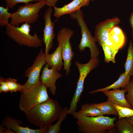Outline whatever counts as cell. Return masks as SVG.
Returning a JSON list of instances; mask_svg holds the SVG:
<instances>
[{
	"label": "cell",
	"mask_w": 133,
	"mask_h": 133,
	"mask_svg": "<svg viewBox=\"0 0 133 133\" xmlns=\"http://www.w3.org/2000/svg\"><path fill=\"white\" fill-rule=\"evenodd\" d=\"M53 11L51 7H49L45 12L43 16L45 20V27L43 31V41L45 46L44 52L45 56L49 54L50 50L53 48V40L55 36L54 30L55 22L52 21L51 18Z\"/></svg>",
	"instance_id": "obj_11"
},
{
	"label": "cell",
	"mask_w": 133,
	"mask_h": 133,
	"mask_svg": "<svg viewBox=\"0 0 133 133\" xmlns=\"http://www.w3.org/2000/svg\"><path fill=\"white\" fill-rule=\"evenodd\" d=\"M5 79L9 87V92L11 93L20 92L22 91V85L17 83V79L10 78Z\"/></svg>",
	"instance_id": "obj_26"
},
{
	"label": "cell",
	"mask_w": 133,
	"mask_h": 133,
	"mask_svg": "<svg viewBox=\"0 0 133 133\" xmlns=\"http://www.w3.org/2000/svg\"><path fill=\"white\" fill-rule=\"evenodd\" d=\"M4 133H15V132L11 129L9 127H7L5 130Z\"/></svg>",
	"instance_id": "obj_33"
},
{
	"label": "cell",
	"mask_w": 133,
	"mask_h": 133,
	"mask_svg": "<svg viewBox=\"0 0 133 133\" xmlns=\"http://www.w3.org/2000/svg\"><path fill=\"white\" fill-rule=\"evenodd\" d=\"M94 0H73L68 4L64 5L61 7H53L54 12V16L59 18L64 15L70 14L80 9L82 7L87 6L90 1Z\"/></svg>",
	"instance_id": "obj_14"
},
{
	"label": "cell",
	"mask_w": 133,
	"mask_h": 133,
	"mask_svg": "<svg viewBox=\"0 0 133 133\" xmlns=\"http://www.w3.org/2000/svg\"><path fill=\"white\" fill-rule=\"evenodd\" d=\"M131 76L126 73L125 72L121 73L118 79L113 84L105 88L97 89L90 92V93H95L100 92H103L110 89H115L121 88L122 89L125 88L130 80Z\"/></svg>",
	"instance_id": "obj_18"
},
{
	"label": "cell",
	"mask_w": 133,
	"mask_h": 133,
	"mask_svg": "<svg viewBox=\"0 0 133 133\" xmlns=\"http://www.w3.org/2000/svg\"><path fill=\"white\" fill-rule=\"evenodd\" d=\"M77 119L76 124L79 132L83 133H104L116 126V117L100 116L90 117L81 116L75 111L71 114Z\"/></svg>",
	"instance_id": "obj_2"
},
{
	"label": "cell",
	"mask_w": 133,
	"mask_h": 133,
	"mask_svg": "<svg viewBox=\"0 0 133 133\" xmlns=\"http://www.w3.org/2000/svg\"><path fill=\"white\" fill-rule=\"evenodd\" d=\"M127 93L125 97L128 103L133 109V79L130 80L125 87Z\"/></svg>",
	"instance_id": "obj_27"
},
{
	"label": "cell",
	"mask_w": 133,
	"mask_h": 133,
	"mask_svg": "<svg viewBox=\"0 0 133 133\" xmlns=\"http://www.w3.org/2000/svg\"><path fill=\"white\" fill-rule=\"evenodd\" d=\"M103 92L107 97L108 100L114 104L131 109L125 97V94L127 92L125 89L120 90L118 88Z\"/></svg>",
	"instance_id": "obj_15"
},
{
	"label": "cell",
	"mask_w": 133,
	"mask_h": 133,
	"mask_svg": "<svg viewBox=\"0 0 133 133\" xmlns=\"http://www.w3.org/2000/svg\"><path fill=\"white\" fill-rule=\"evenodd\" d=\"M9 8L7 6L6 8L0 6V26L1 27L6 26L9 23L8 20L12 13L8 12Z\"/></svg>",
	"instance_id": "obj_25"
},
{
	"label": "cell",
	"mask_w": 133,
	"mask_h": 133,
	"mask_svg": "<svg viewBox=\"0 0 133 133\" xmlns=\"http://www.w3.org/2000/svg\"><path fill=\"white\" fill-rule=\"evenodd\" d=\"M118 114V119L127 117L133 115V109L114 104Z\"/></svg>",
	"instance_id": "obj_28"
},
{
	"label": "cell",
	"mask_w": 133,
	"mask_h": 133,
	"mask_svg": "<svg viewBox=\"0 0 133 133\" xmlns=\"http://www.w3.org/2000/svg\"><path fill=\"white\" fill-rule=\"evenodd\" d=\"M118 119L116 122L117 133H133V126L129 122L126 117H123Z\"/></svg>",
	"instance_id": "obj_23"
},
{
	"label": "cell",
	"mask_w": 133,
	"mask_h": 133,
	"mask_svg": "<svg viewBox=\"0 0 133 133\" xmlns=\"http://www.w3.org/2000/svg\"><path fill=\"white\" fill-rule=\"evenodd\" d=\"M99 62L98 57L90 59L89 62L86 64H82L78 61L75 62V64L77 67L79 71V76L76 89L70 103L72 106H77L83 90L85 78L91 71L97 67Z\"/></svg>",
	"instance_id": "obj_8"
},
{
	"label": "cell",
	"mask_w": 133,
	"mask_h": 133,
	"mask_svg": "<svg viewBox=\"0 0 133 133\" xmlns=\"http://www.w3.org/2000/svg\"><path fill=\"white\" fill-rule=\"evenodd\" d=\"M81 109L77 113L84 116L97 117L103 116L101 112L98 109L93 106L92 103L85 104L81 106Z\"/></svg>",
	"instance_id": "obj_19"
},
{
	"label": "cell",
	"mask_w": 133,
	"mask_h": 133,
	"mask_svg": "<svg viewBox=\"0 0 133 133\" xmlns=\"http://www.w3.org/2000/svg\"><path fill=\"white\" fill-rule=\"evenodd\" d=\"M92 105L99 109L104 115H113L118 116V112L114 104L107 100V101L99 103H92Z\"/></svg>",
	"instance_id": "obj_20"
},
{
	"label": "cell",
	"mask_w": 133,
	"mask_h": 133,
	"mask_svg": "<svg viewBox=\"0 0 133 133\" xmlns=\"http://www.w3.org/2000/svg\"><path fill=\"white\" fill-rule=\"evenodd\" d=\"M129 21L130 25L132 28V32L133 33V12L130 16Z\"/></svg>",
	"instance_id": "obj_32"
},
{
	"label": "cell",
	"mask_w": 133,
	"mask_h": 133,
	"mask_svg": "<svg viewBox=\"0 0 133 133\" xmlns=\"http://www.w3.org/2000/svg\"><path fill=\"white\" fill-rule=\"evenodd\" d=\"M45 56L46 64L48 65L49 68L53 67L59 71L61 70L64 64L62 61L61 46L58 45L53 53L47 54Z\"/></svg>",
	"instance_id": "obj_16"
},
{
	"label": "cell",
	"mask_w": 133,
	"mask_h": 133,
	"mask_svg": "<svg viewBox=\"0 0 133 133\" xmlns=\"http://www.w3.org/2000/svg\"><path fill=\"white\" fill-rule=\"evenodd\" d=\"M46 64L45 56L42 48L32 65L25 72L24 76L28 79L26 83L22 85L21 91L29 88L40 81V71L43 66Z\"/></svg>",
	"instance_id": "obj_9"
},
{
	"label": "cell",
	"mask_w": 133,
	"mask_h": 133,
	"mask_svg": "<svg viewBox=\"0 0 133 133\" xmlns=\"http://www.w3.org/2000/svg\"><path fill=\"white\" fill-rule=\"evenodd\" d=\"M62 76L59 71L53 67L49 68L47 64L43 68L40 77V81L48 88L51 94L54 96L56 93V83L57 80Z\"/></svg>",
	"instance_id": "obj_12"
},
{
	"label": "cell",
	"mask_w": 133,
	"mask_h": 133,
	"mask_svg": "<svg viewBox=\"0 0 133 133\" xmlns=\"http://www.w3.org/2000/svg\"><path fill=\"white\" fill-rule=\"evenodd\" d=\"M62 108L56 100L50 99L40 103L26 113L28 121L40 128L48 129L58 119Z\"/></svg>",
	"instance_id": "obj_1"
},
{
	"label": "cell",
	"mask_w": 133,
	"mask_h": 133,
	"mask_svg": "<svg viewBox=\"0 0 133 133\" xmlns=\"http://www.w3.org/2000/svg\"><path fill=\"white\" fill-rule=\"evenodd\" d=\"M30 24H22L20 27L14 26L9 23L6 27V33L10 38L20 46L37 48L42 45L43 40L35 32L32 35L30 33Z\"/></svg>",
	"instance_id": "obj_4"
},
{
	"label": "cell",
	"mask_w": 133,
	"mask_h": 133,
	"mask_svg": "<svg viewBox=\"0 0 133 133\" xmlns=\"http://www.w3.org/2000/svg\"><path fill=\"white\" fill-rule=\"evenodd\" d=\"M46 5V0L34 4L25 3L19 7L16 12L12 13L10 23L13 26H18L24 22L30 25L34 23L38 18L40 10Z\"/></svg>",
	"instance_id": "obj_5"
},
{
	"label": "cell",
	"mask_w": 133,
	"mask_h": 133,
	"mask_svg": "<svg viewBox=\"0 0 133 133\" xmlns=\"http://www.w3.org/2000/svg\"><path fill=\"white\" fill-rule=\"evenodd\" d=\"M70 15V17L76 19L80 27L81 32L82 38L78 49L80 52L84 51L86 48H89L91 58L98 57L100 52L96 43V41L95 37L92 36L84 19L83 12L80 9Z\"/></svg>",
	"instance_id": "obj_6"
},
{
	"label": "cell",
	"mask_w": 133,
	"mask_h": 133,
	"mask_svg": "<svg viewBox=\"0 0 133 133\" xmlns=\"http://www.w3.org/2000/svg\"><path fill=\"white\" fill-rule=\"evenodd\" d=\"M22 121L9 116H5L3 119L2 124L9 127L16 133H46L47 129L39 128L37 129H31L29 127H24L20 125Z\"/></svg>",
	"instance_id": "obj_13"
},
{
	"label": "cell",
	"mask_w": 133,
	"mask_h": 133,
	"mask_svg": "<svg viewBox=\"0 0 133 133\" xmlns=\"http://www.w3.org/2000/svg\"><path fill=\"white\" fill-rule=\"evenodd\" d=\"M120 22L117 17L107 19L97 24L95 27V37L100 45L106 43L109 39V34L112 29Z\"/></svg>",
	"instance_id": "obj_10"
},
{
	"label": "cell",
	"mask_w": 133,
	"mask_h": 133,
	"mask_svg": "<svg viewBox=\"0 0 133 133\" xmlns=\"http://www.w3.org/2000/svg\"><path fill=\"white\" fill-rule=\"evenodd\" d=\"M3 125L2 124H1L0 126V133H4V132L5 129L6 128L3 127Z\"/></svg>",
	"instance_id": "obj_35"
},
{
	"label": "cell",
	"mask_w": 133,
	"mask_h": 133,
	"mask_svg": "<svg viewBox=\"0 0 133 133\" xmlns=\"http://www.w3.org/2000/svg\"><path fill=\"white\" fill-rule=\"evenodd\" d=\"M124 66L125 72L131 76H133V47L131 40L130 41L127 58Z\"/></svg>",
	"instance_id": "obj_22"
},
{
	"label": "cell",
	"mask_w": 133,
	"mask_h": 133,
	"mask_svg": "<svg viewBox=\"0 0 133 133\" xmlns=\"http://www.w3.org/2000/svg\"><path fill=\"white\" fill-rule=\"evenodd\" d=\"M101 47L104 52L105 62L109 63L111 61L113 63H115V57L119 50L110 47L105 44H103Z\"/></svg>",
	"instance_id": "obj_24"
},
{
	"label": "cell",
	"mask_w": 133,
	"mask_h": 133,
	"mask_svg": "<svg viewBox=\"0 0 133 133\" xmlns=\"http://www.w3.org/2000/svg\"><path fill=\"white\" fill-rule=\"evenodd\" d=\"M68 110L67 107L62 108L60 116L57 123L51 125L48 128L47 133H58L61 131L60 125L62 121L66 118L68 113Z\"/></svg>",
	"instance_id": "obj_21"
},
{
	"label": "cell",
	"mask_w": 133,
	"mask_h": 133,
	"mask_svg": "<svg viewBox=\"0 0 133 133\" xmlns=\"http://www.w3.org/2000/svg\"><path fill=\"white\" fill-rule=\"evenodd\" d=\"M74 34L73 30L65 27L59 31L57 35L58 45L62 46V54L64 61L63 69L66 70V75H68L70 72L71 61L75 55L70 42V39Z\"/></svg>",
	"instance_id": "obj_7"
},
{
	"label": "cell",
	"mask_w": 133,
	"mask_h": 133,
	"mask_svg": "<svg viewBox=\"0 0 133 133\" xmlns=\"http://www.w3.org/2000/svg\"><path fill=\"white\" fill-rule=\"evenodd\" d=\"M6 2V6L9 8H12L15 7L17 4L20 3H25L32 1H39L43 0H4Z\"/></svg>",
	"instance_id": "obj_29"
},
{
	"label": "cell",
	"mask_w": 133,
	"mask_h": 133,
	"mask_svg": "<svg viewBox=\"0 0 133 133\" xmlns=\"http://www.w3.org/2000/svg\"><path fill=\"white\" fill-rule=\"evenodd\" d=\"M0 93L2 92L7 93L9 91V89L5 79L2 77H0Z\"/></svg>",
	"instance_id": "obj_30"
},
{
	"label": "cell",
	"mask_w": 133,
	"mask_h": 133,
	"mask_svg": "<svg viewBox=\"0 0 133 133\" xmlns=\"http://www.w3.org/2000/svg\"><path fill=\"white\" fill-rule=\"evenodd\" d=\"M46 5L49 7H51L55 6L57 2L59 0H46Z\"/></svg>",
	"instance_id": "obj_31"
},
{
	"label": "cell",
	"mask_w": 133,
	"mask_h": 133,
	"mask_svg": "<svg viewBox=\"0 0 133 133\" xmlns=\"http://www.w3.org/2000/svg\"><path fill=\"white\" fill-rule=\"evenodd\" d=\"M126 118L129 122L133 126V115Z\"/></svg>",
	"instance_id": "obj_34"
},
{
	"label": "cell",
	"mask_w": 133,
	"mask_h": 133,
	"mask_svg": "<svg viewBox=\"0 0 133 133\" xmlns=\"http://www.w3.org/2000/svg\"><path fill=\"white\" fill-rule=\"evenodd\" d=\"M47 88L40 81L29 88L20 92V109L25 114L36 106L50 99Z\"/></svg>",
	"instance_id": "obj_3"
},
{
	"label": "cell",
	"mask_w": 133,
	"mask_h": 133,
	"mask_svg": "<svg viewBox=\"0 0 133 133\" xmlns=\"http://www.w3.org/2000/svg\"><path fill=\"white\" fill-rule=\"evenodd\" d=\"M108 40L116 49H119L124 45L125 38L123 32L118 26H115L111 31Z\"/></svg>",
	"instance_id": "obj_17"
}]
</instances>
